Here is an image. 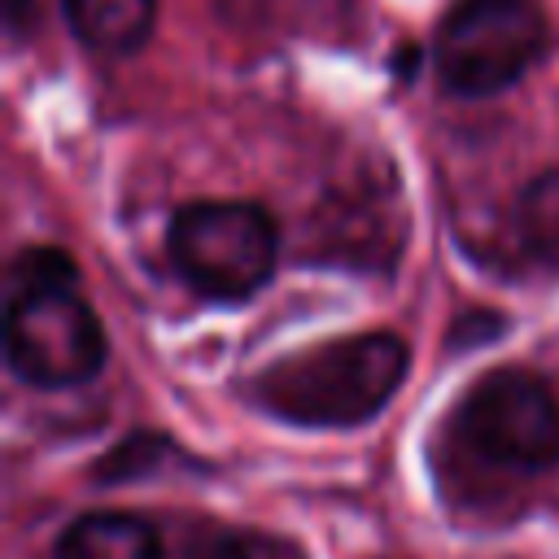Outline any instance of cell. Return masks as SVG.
Instances as JSON below:
<instances>
[{"label": "cell", "mask_w": 559, "mask_h": 559, "mask_svg": "<svg viewBox=\"0 0 559 559\" xmlns=\"http://www.w3.org/2000/svg\"><path fill=\"white\" fill-rule=\"evenodd\" d=\"M52 559H162V542L140 515L87 511L61 528Z\"/></svg>", "instance_id": "cell-6"}, {"label": "cell", "mask_w": 559, "mask_h": 559, "mask_svg": "<svg viewBox=\"0 0 559 559\" xmlns=\"http://www.w3.org/2000/svg\"><path fill=\"white\" fill-rule=\"evenodd\" d=\"M546 17L533 0H459L432 39L437 79L454 96L507 92L537 61Z\"/></svg>", "instance_id": "cell-3"}, {"label": "cell", "mask_w": 559, "mask_h": 559, "mask_svg": "<svg viewBox=\"0 0 559 559\" xmlns=\"http://www.w3.org/2000/svg\"><path fill=\"white\" fill-rule=\"evenodd\" d=\"M459 432L480 459L511 472H546L559 463V406L524 367L480 376L459 406Z\"/></svg>", "instance_id": "cell-5"}, {"label": "cell", "mask_w": 559, "mask_h": 559, "mask_svg": "<svg viewBox=\"0 0 559 559\" xmlns=\"http://www.w3.org/2000/svg\"><path fill=\"white\" fill-rule=\"evenodd\" d=\"M188 559H306V550L262 528H210L188 546Z\"/></svg>", "instance_id": "cell-9"}, {"label": "cell", "mask_w": 559, "mask_h": 559, "mask_svg": "<svg viewBox=\"0 0 559 559\" xmlns=\"http://www.w3.org/2000/svg\"><path fill=\"white\" fill-rule=\"evenodd\" d=\"M70 31L96 52H135L153 31V0H61Z\"/></svg>", "instance_id": "cell-7"}, {"label": "cell", "mask_w": 559, "mask_h": 559, "mask_svg": "<svg viewBox=\"0 0 559 559\" xmlns=\"http://www.w3.org/2000/svg\"><path fill=\"white\" fill-rule=\"evenodd\" d=\"M515 231L542 266L559 271V170H546L524 183L515 201Z\"/></svg>", "instance_id": "cell-8"}, {"label": "cell", "mask_w": 559, "mask_h": 559, "mask_svg": "<svg viewBox=\"0 0 559 559\" xmlns=\"http://www.w3.org/2000/svg\"><path fill=\"white\" fill-rule=\"evenodd\" d=\"M4 362L35 389L83 384L105 367V328L74 284L9 293Z\"/></svg>", "instance_id": "cell-4"}, {"label": "cell", "mask_w": 559, "mask_h": 559, "mask_svg": "<svg viewBox=\"0 0 559 559\" xmlns=\"http://www.w3.org/2000/svg\"><path fill=\"white\" fill-rule=\"evenodd\" d=\"M175 275L210 301H249L280 262V231L262 205L192 201L166 227Z\"/></svg>", "instance_id": "cell-2"}, {"label": "cell", "mask_w": 559, "mask_h": 559, "mask_svg": "<svg viewBox=\"0 0 559 559\" xmlns=\"http://www.w3.org/2000/svg\"><path fill=\"white\" fill-rule=\"evenodd\" d=\"M406 362V341L376 328L271 362L249 384V397L266 415L301 428H358L389 406Z\"/></svg>", "instance_id": "cell-1"}, {"label": "cell", "mask_w": 559, "mask_h": 559, "mask_svg": "<svg viewBox=\"0 0 559 559\" xmlns=\"http://www.w3.org/2000/svg\"><path fill=\"white\" fill-rule=\"evenodd\" d=\"M31 4H35V0H4V17H9V26H13V31H17V26H22V17L31 13Z\"/></svg>", "instance_id": "cell-10"}]
</instances>
